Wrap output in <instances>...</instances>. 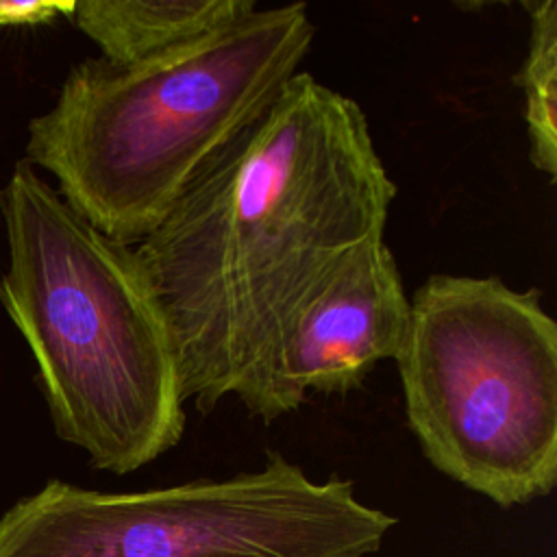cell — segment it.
<instances>
[{
	"instance_id": "6da1fadb",
	"label": "cell",
	"mask_w": 557,
	"mask_h": 557,
	"mask_svg": "<svg viewBox=\"0 0 557 557\" xmlns=\"http://www.w3.org/2000/svg\"><path fill=\"white\" fill-rule=\"evenodd\" d=\"M398 194L361 104L298 72L137 244L170 315L187 403L259 418L298 302Z\"/></svg>"
},
{
	"instance_id": "7a4b0ae2",
	"label": "cell",
	"mask_w": 557,
	"mask_h": 557,
	"mask_svg": "<svg viewBox=\"0 0 557 557\" xmlns=\"http://www.w3.org/2000/svg\"><path fill=\"white\" fill-rule=\"evenodd\" d=\"M0 305L24 337L54 433L89 466L135 472L185 433L176 335L137 246L74 211L20 159L0 187Z\"/></svg>"
},
{
	"instance_id": "3957f363",
	"label": "cell",
	"mask_w": 557,
	"mask_h": 557,
	"mask_svg": "<svg viewBox=\"0 0 557 557\" xmlns=\"http://www.w3.org/2000/svg\"><path fill=\"white\" fill-rule=\"evenodd\" d=\"M313 37L309 7L287 2L137 63L89 57L28 122L24 159L91 226L137 246L300 72Z\"/></svg>"
},
{
	"instance_id": "277c9868",
	"label": "cell",
	"mask_w": 557,
	"mask_h": 557,
	"mask_svg": "<svg viewBox=\"0 0 557 557\" xmlns=\"http://www.w3.org/2000/svg\"><path fill=\"white\" fill-rule=\"evenodd\" d=\"M396 355L426 461L503 509L557 483V322L540 289L431 274L409 296Z\"/></svg>"
},
{
	"instance_id": "5b68a950",
	"label": "cell",
	"mask_w": 557,
	"mask_h": 557,
	"mask_svg": "<svg viewBox=\"0 0 557 557\" xmlns=\"http://www.w3.org/2000/svg\"><path fill=\"white\" fill-rule=\"evenodd\" d=\"M396 524L342 476L261 468L141 492L50 479L0 518V557H363Z\"/></svg>"
},
{
	"instance_id": "8992f818",
	"label": "cell",
	"mask_w": 557,
	"mask_h": 557,
	"mask_svg": "<svg viewBox=\"0 0 557 557\" xmlns=\"http://www.w3.org/2000/svg\"><path fill=\"white\" fill-rule=\"evenodd\" d=\"M411 300L385 233L348 248L285 322L270 357L259 420L298 411L309 394H348L396 359Z\"/></svg>"
},
{
	"instance_id": "52a82bcc",
	"label": "cell",
	"mask_w": 557,
	"mask_h": 557,
	"mask_svg": "<svg viewBox=\"0 0 557 557\" xmlns=\"http://www.w3.org/2000/svg\"><path fill=\"white\" fill-rule=\"evenodd\" d=\"M255 0H78L67 20L109 63L128 65L252 13Z\"/></svg>"
},
{
	"instance_id": "ba28073f",
	"label": "cell",
	"mask_w": 557,
	"mask_h": 557,
	"mask_svg": "<svg viewBox=\"0 0 557 557\" xmlns=\"http://www.w3.org/2000/svg\"><path fill=\"white\" fill-rule=\"evenodd\" d=\"M529 41L513 83L524 94V124L531 165L555 183L557 176V2H524Z\"/></svg>"
},
{
	"instance_id": "9c48e42d",
	"label": "cell",
	"mask_w": 557,
	"mask_h": 557,
	"mask_svg": "<svg viewBox=\"0 0 557 557\" xmlns=\"http://www.w3.org/2000/svg\"><path fill=\"white\" fill-rule=\"evenodd\" d=\"M74 2L54 0H26V2H2L0 0V28L2 26H37L50 24L57 17H67Z\"/></svg>"
}]
</instances>
